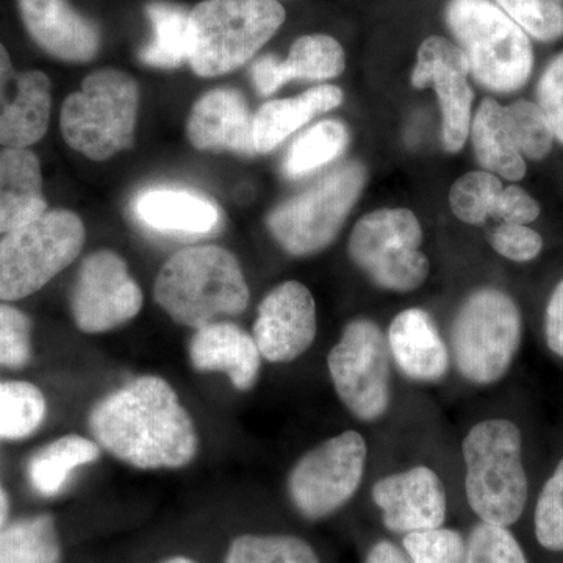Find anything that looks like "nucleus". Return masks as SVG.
Returning <instances> with one entry per match:
<instances>
[{
    "mask_svg": "<svg viewBox=\"0 0 563 563\" xmlns=\"http://www.w3.org/2000/svg\"><path fill=\"white\" fill-rule=\"evenodd\" d=\"M373 503L383 512L388 531L407 533L442 528L448 496L442 477L426 465L380 477L372 488Z\"/></svg>",
    "mask_w": 563,
    "mask_h": 563,
    "instance_id": "nucleus-16",
    "label": "nucleus"
},
{
    "mask_svg": "<svg viewBox=\"0 0 563 563\" xmlns=\"http://www.w3.org/2000/svg\"><path fill=\"white\" fill-rule=\"evenodd\" d=\"M444 24L485 90L512 95L531 79L532 40L493 0H446Z\"/></svg>",
    "mask_w": 563,
    "mask_h": 563,
    "instance_id": "nucleus-4",
    "label": "nucleus"
},
{
    "mask_svg": "<svg viewBox=\"0 0 563 563\" xmlns=\"http://www.w3.org/2000/svg\"><path fill=\"white\" fill-rule=\"evenodd\" d=\"M504 113L526 161L542 162L551 154L555 140L539 103L520 99L504 106Z\"/></svg>",
    "mask_w": 563,
    "mask_h": 563,
    "instance_id": "nucleus-34",
    "label": "nucleus"
},
{
    "mask_svg": "<svg viewBox=\"0 0 563 563\" xmlns=\"http://www.w3.org/2000/svg\"><path fill=\"white\" fill-rule=\"evenodd\" d=\"M533 531L544 550L563 553V457L537 498Z\"/></svg>",
    "mask_w": 563,
    "mask_h": 563,
    "instance_id": "nucleus-36",
    "label": "nucleus"
},
{
    "mask_svg": "<svg viewBox=\"0 0 563 563\" xmlns=\"http://www.w3.org/2000/svg\"><path fill=\"white\" fill-rule=\"evenodd\" d=\"M470 139L484 172L510 181L525 179L528 163L518 150L501 103L492 98L484 99L474 114Z\"/></svg>",
    "mask_w": 563,
    "mask_h": 563,
    "instance_id": "nucleus-26",
    "label": "nucleus"
},
{
    "mask_svg": "<svg viewBox=\"0 0 563 563\" xmlns=\"http://www.w3.org/2000/svg\"><path fill=\"white\" fill-rule=\"evenodd\" d=\"M350 131L339 120L318 122L298 136L285 154L282 172L288 179H301L342 157L350 146Z\"/></svg>",
    "mask_w": 563,
    "mask_h": 563,
    "instance_id": "nucleus-29",
    "label": "nucleus"
},
{
    "mask_svg": "<svg viewBox=\"0 0 563 563\" xmlns=\"http://www.w3.org/2000/svg\"><path fill=\"white\" fill-rule=\"evenodd\" d=\"M422 228L409 209H380L352 229L347 254L376 287L393 292L418 290L431 273L422 254Z\"/></svg>",
    "mask_w": 563,
    "mask_h": 563,
    "instance_id": "nucleus-10",
    "label": "nucleus"
},
{
    "mask_svg": "<svg viewBox=\"0 0 563 563\" xmlns=\"http://www.w3.org/2000/svg\"><path fill=\"white\" fill-rule=\"evenodd\" d=\"M101 457V446L87 437L65 435L33 455L29 462V479L40 495H58L68 483L69 474L81 465Z\"/></svg>",
    "mask_w": 563,
    "mask_h": 563,
    "instance_id": "nucleus-27",
    "label": "nucleus"
},
{
    "mask_svg": "<svg viewBox=\"0 0 563 563\" xmlns=\"http://www.w3.org/2000/svg\"><path fill=\"white\" fill-rule=\"evenodd\" d=\"M368 444L357 431L324 440L296 462L287 479L288 496L307 520L339 512L361 488Z\"/></svg>",
    "mask_w": 563,
    "mask_h": 563,
    "instance_id": "nucleus-12",
    "label": "nucleus"
},
{
    "mask_svg": "<svg viewBox=\"0 0 563 563\" xmlns=\"http://www.w3.org/2000/svg\"><path fill=\"white\" fill-rule=\"evenodd\" d=\"M140 87L121 69L96 70L62 107L63 139L70 150L106 162L131 150L139 121Z\"/></svg>",
    "mask_w": 563,
    "mask_h": 563,
    "instance_id": "nucleus-7",
    "label": "nucleus"
},
{
    "mask_svg": "<svg viewBox=\"0 0 563 563\" xmlns=\"http://www.w3.org/2000/svg\"><path fill=\"white\" fill-rule=\"evenodd\" d=\"M465 495L483 523L509 528L528 504L523 435L514 421L490 418L474 424L462 442Z\"/></svg>",
    "mask_w": 563,
    "mask_h": 563,
    "instance_id": "nucleus-3",
    "label": "nucleus"
},
{
    "mask_svg": "<svg viewBox=\"0 0 563 563\" xmlns=\"http://www.w3.org/2000/svg\"><path fill=\"white\" fill-rule=\"evenodd\" d=\"M187 136L198 151L232 152L252 157L254 114L242 92L217 88L196 101L187 121Z\"/></svg>",
    "mask_w": 563,
    "mask_h": 563,
    "instance_id": "nucleus-19",
    "label": "nucleus"
},
{
    "mask_svg": "<svg viewBox=\"0 0 563 563\" xmlns=\"http://www.w3.org/2000/svg\"><path fill=\"white\" fill-rule=\"evenodd\" d=\"M152 38L141 47L140 60L152 68L174 69L188 63V21L190 10L177 3L146 5Z\"/></svg>",
    "mask_w": 563,
    "mask_h": 563,
    "instance_id": "nucleus-28",
    "label": "nucleus"
},
{
    "mask_svg": "<svg viewBox=\"0 0 563 563\" xmlns=\"http://www.w3.org/2000/svg\"><path fill=\"white\" fill-rule=\"evenodd\" d=\"M154 298L174 321L198 331L242 314L251 292L235 255L209 244L174 254L158 273Z\"/></svg>",
    "mask_w": 563,
    "mask_h": 563,
    "instance_id": "nucleus-2",
    "label": "nucleus"
},
{
    "mask_svg": "<svg viewBox=\"0 0 563 563\" xmlns=\"http://www.w3.org/2000/svg\"><path fill=\"white\" fill-rule=\"evenodd\" d=\"M287 20L277 0H203L190 10L188 65L199 77L242 68Z\"/></svg>",
    "mask_w": 563,
    "mask_h": 563,
    "instance_id": "nucleus-5",
    "label": "nucleus"
},
{
    "mask_svg": "<svg viewBox=\"0 0 563 563\" xmlns=\"http://www.w3.org/2000/svg\"><path fill=\"white\" fill-rule=\"evenodd\" d=\"M529 38L554 43L563 38V0H493Z\"/></svg>",
    "mask_w": 563,
    "mask_h": 563,
    "instance_id": "nucleus-35",
    "label": "nucleus"
},
{
    "mask_svg": "<svg viewBox=\"0 0 563 563\" xmlns=\"http://www.w3.org/2000/svg\"><path fill=\"white\" fill-rule=\"evenodd\" d=\"M391 355L376 321L354 318L328 355L333 390L347 412L363 422L379 421L391 404Z\"/></svg>",
    "mask_w": 563,
    "mask_h": 563,
    "instance_id": "nucleus-11",
    "label": "nucleus"
},
{
    "mask_svg": "<svg viewBox=\"0 0 563 563\" xmlns=\"http://www.w3.org/2000/svg\"><path fill=\"white\" fill-rule=\"evenodd\" d=\"M188 354L198 372L225 373L239 391L252 390L261 376L263 357L254 336L233 322L198 329Z\"/></svg>",
    "mask_w": 563,
    "mask_h": 563,
    "instance_id": "nucleus-22",
    "label": "nucleus"
},
{
    "mask_svg": "<svg viewBox=\"0 0 563 563\" xmlns=\"http://www.w3.org/2000/svg\"><path fill=\"white\" fill-rule=\"evenodd\" d=\"M544 342L563 361V279L555 285L544 309Z\"/></svg>",
    "mask_w": 563,
    "mask_h": 563,
    "instance_id": "nucleus-43",
    "label": "nucleus"
},
{
    "mask_svg": "<svg viewBox=\"0 0 563 563\" xmlns=\"http://www.w3.org/2000/svg\"><path fill=\"white\" fill-rule=\"evenodd\" d=\"M96 443L140 470L181 468L198 453V432L172 385L141 376L92 407Z\"/></svg>",
    "mask_w": 563,
    "mask_h": 563,
    "instance_id": "nucleus-1",
    "label": "nucleus"
},
{
    "mask_svg": "<svg viewBox=\"0 0 563 563\" xmlns=\"http://www.w3.org/2000/svg\"><path fill=\"white\" fill-rule=\"evenodd\" d=\"M62 547L51 515L0 528V563H60Z\"/></svg>",
    "mask_w": 563,
    "mask_h": 563,
    "instance_id": "nucleus-30",
    "label": "nucleus"
},
{
    "mask_svg": "<svg viewBox=\"0 0 563 563\" xmlns=\"http://www.w3.org/2000/svg\"><path fill=\"white\" fill-rule=\"evenodd\" d=\"M277 2H279V0H277Z\"/></svg>",
    "mask_w": 563,
    "mask_h": 563,
    "instance_id": "nucleus-47",
    "label": "nucleus"
},
{
    "mask_svg": "<svg viewBox=\"0 0 563 563\" xmlns=\"http://www.w3.org/2000/svg\"><path fill=\"white\" fill-rule=\"evenodd\" d=\"M84 222L74 211L47 210L0 240V301L27 298L79 257Z\"/></svg>",
    "mask_w": 563,
    "mask_h": 563,
    "instance_id": "nucleus-9",
    "label": "nucleus"
},
{
    "mask_svg": "<svg viewBox=\"0 0 563 563\" xmlns=\"http://www.w3.org/2000/svg\"><path fill=\"white\" fill-rule=\"evenodd\" d=\"M9 498H7L5 492L0 487V528L5 525L7 517H9Z\"/></svg>",
    "mask_w": 563,
    "mask_h": 563,
    "instance_id": "nucleus-45",
    "label": "nucleus"
},
{
    "mask_svg": "<svg viewBox=\"0 0 563 563\" xmlns=\"http://www.w3.org/2000/svg\"><path fill=\"white\" fill-rule=\"evenodd\" d=\"M523 342V314L501 288L484 287L463 299L451 325V358L479 387L499 383L512 368Z\"/></svg>",
    "mask_w": 563,
    "mask_h": 563,
    "instance_id": "nucleus-6",
    "label": "nucleus"
},
{
    "mask_svg": "<svg viewBox=\"0 0 563 563\" xmlns=\"http://www.w3.org/2000/svg\"><path fill=\"white\" fill-rule=\"evenodd\" d=\"M32 322L16 307L0 303V366L22 368L31 361Z\"/></svg>",
    "mask_w": 563,
    "mask_h": 563,
    "instance_id": "nucleus-39",
    "label": "nucleus"
},
{
    "mask_svg": "<svg viewBox=\"0 0 563 563\" xmlns=\"http://www.w3.org/2000/svg\"><path fill=\"white\" fill-rule=\"evenodd\" d=\"M143 301L124 258L113 251H98L81 263L70 292V313L81 332L103 333L133 320Z\"/></svg>",
    "mask_w": 563,
    "mask_h": 563,
    "instance_id": "nucleus-13",
    "label": "nucleus"
},
{
    "mask_svg": "<svg viewBox=\"0 0 563 563\" xmlns=\"http://www.w3.org/2000/svg\"><path fill=\"white\" fill-rule=\"evenodd\" d=\"M503 188L501 179L484 169L465 174L451 187V210L466 224H484L485 220L492 217L496 199Z\"/></svg>",
    "mask_w": 563,
    "mask_h": 563,
    "instance_id": "nucleus-33",
    "label": "nucleus"
},
{
    "mask_svg": "<svg viewBox=\"0 0 563 563\" xmlns=\"http://www.w3.org/2000/svg\"><path fill=\"white\" fill-rule=\"evenodd\" d=\"M225 563H321L306 540L295 536L244 533L232 540Z\"/></svg>",
    "mask_w": 563,
    "mask_h": 563,
    "instance_id": "nucleus-32",
    "label": "nucleus"
},
{
    "mask_svg": "<svg viewBox=\"0 0 563 563\" xmlns=\"http://www.w3.org/2000/svg\"><path fill=\"white\" fill-rule=\"evenodd\" d=\"M540 203L518 185L504 187L496 199L492 218L501 222L529 225L540 217Z\"/></svg>",
    "mask_w": 563,
    "mask_h": 563,
    "instance_id": "nucleus-42",
    "label": "nucleus"
},
{
    "mask_svg": "<svg viewBox=\"0 0 563 563\" xmlns=\"http://www.w3.org/2000/svg\"><path fill=\"white\" fill-rule=\"evenodd\" d=\"M46 211L38 157L29 150L0 152V233L22 228Z\"/></svg>",
    "mask_w": 563,
    "mask_h": 563,
    "instance_id": "nucleus-23",
    "label": "nucleus"
},
{
    "mask_svg": "<svg viewBox=\"0 0 563 563\" xmlns=\"http://www.w3.org/2000/svg\"><path fill=\"white\" fill-rule=\"evenodd\" d=\"M468 77V60L453 40L440 35L422 40L412 70V84L420 90L432 87L439 96L442 140L448 152L461 151L470 136L474 92Z\"/></svg>",
    "mask_w": 563,
    "mask_h": 563,
    "instance_id": "nucleus-14",
    "label": "nucleus"
},
{
    "mask_svg": "<svg viewBox=\"0 0 563 563\" xmlns=\"http://www.w3.org/2000/svg\"><path fill=\"white\" fill-rule=\"evenodd\" d=\"M388 350L396 368L418 384L442 383L451 368V351L431 313L412 307L393 318Z\"/></svg>",
    "mask_w": 563,
    "mask_h": 563,
    "instance_id": "nucleus-20",
    "label": "nucleus"
},
{
    "mask_svg": "<svg viewBox=\"0 0 563 563\" xmlns=\"http://www.w3.org/2000/svg\"><path fill=\"white\" fill-rule=\"evenodd\" d=\"M162 563H198V562L191 561V559H188V558H184V555H177V558L168 559V561H165Z\"/></svg>",
    "mask_w": 563,
    "mask_h": 563,
    "instance_id": "nucleus-46",
    "label": "nucleus"
},
{
    "mask_svg": "<svg viewBox=\"0 0 563 563\" xmlns=\"http://www.w3.org/2000/svg\"><path fill=\"white\" fill-rule=\"evenodd\" d=\"M46 417V399L36 385L0 380V439L32 435Z\"/></svg>",
    "mask_w": 563,
    "mask_h": 563,
    "instance_id": "nucleus-31",
    "label": "nucleus"
},
{
    "mask_svg": "<svg viewBox=\"0 0 563 563\" xmlns=\"http://www.w3.org/2000/svg\"><path fill=\"white\" fill-rule=\"evenodd\" d=\"M317 331L312 292L301 282L288 280L262 299L252 336L265 361L290 363L312 346Z\"/></svg>",
    "mask_w": 563,
    "mask_h": 563,
    "instance_id": "nucleus-15",
    "label": "nucleus"
},
{
    "mask_svg": "<svg viewBox=\"0 0 563 563\" xmlns=\"http://www.w3.org/2000/svg\"><path fill=\"white\" fill-rule=\"evenodd\" d=\"M52 84L41 70H16L0 43V144L27 150L46 135Z\"/></svg>",
    "mask_w": 563,
    "mask_h": 563,
    "instance_id": "nucleus-17",
    "label": "nucleus"
},
{
    "mask_svg": "<svg viewBox=\"0 0 563 563\" xmlns=\"http://www.w3.org/2000/svg\"><path fill=\"white\" fill-rule=\"evenodd\" d=\"M366 184L361 162H347L279 203L266 217V228L292 257H310L331 246Z\"/></svg>",
    "mask_w": 563,
    "mask_h": 563,
    "instance_id": "nucleus-8",
    "label": "nucleus"
},
{
    "mask_svg": "<svg viewBox=\"0 0 563 563\" xmlns=\"http://www.w3.org/2000/svg\"><path fill=\"white\" fill-rule=\"evenodd\" d=\"M536 95L537 103L550 122L554 140L563 144V52L544 66Z\"/></svg>",
    "mask_w": 563,
    "mask_h": 563,
    "instance_id": "nucleus-41",
    "label": "nucleus"
},
{
    "mask_svg": "<svg viewBox=\"0 0 563 563\" xmlns=\"http://www.w3.org/2000/svg\"><path fill=\"white\" fill-rule=\"evenodd\" d=\"M344 101L335 85H318L290 99L263 103L254 114V143L257 154H269L307 122L328 113Z\"/></svg>",
    "mask_w": 563,
    "mask_h": 563,
    "instance_id": "nucleus-24",
    "label": "nucleus"
},
{
    "mask_svg": "<svg viewBox=\"0 0 563 563\" xmlns=\"http://www.w3.org/2000/svg\"><path fill=\"white\" fill-rule=\"evenodd\" d=\"M135 213L147 228L161 232L209 233L220 222L214 203L195 192L172 188L141 192Z\"/></svg>",
    "mask_w": 563,
    "mask_h": 563,
    "instance_id": "nucleus-25",
    "label": "nucleus"
},
{
    "mask_svg": "<svg viewBox=\"0 0 563 563\" xmlns=\"http://www.w3.org/2000/svg\"><path fill=\"white\" fill-rule=\"evenodd\" d=\"M365 563H412V561L406 551L399 550L395 543L380 540L373 544L372 550L366 554Z\"/></svg>",
    "mask_w": 563,
    "mask_h": 563,
    "instance_id": "nucleus-44",
    "label": "nucleus"
},
{
    "mask_svg": "<svg viewBox=\"0 0 563 563\" xmlns=\"http://www.w3.org/2000/svg\"><path fill=\"white\" fill-rule=\"evenodd\" d=\"M346 54L339 40L325 33L299 36L287 58L265 54L251 65V79L262 96H272L292 80L324 81L342 76Z\"/></svg>",
    "mask_w": 563,
    "mask_h": 563,
    "instance_id": "nucleus-21",
    "label": "nucleus"
},
{
    "mask_svg": "<svg viewBox=\"0 0 563 563\" xmlns=\"http://www.w3.org/2000/svg\"><path fill=\"white\" fill-rule=\"evenodd\" d=\"M18 9L25 31L51 57L87 63L101 51V29L68 0H18Z\"/></svg>",
    "mask_w": 563,
    "mask_h": 563,
    "instance_id": "nucleus-18",
    "label": "nucleus"
},
{
    "mask_svg": "<svg viewBox=\"0 0 563 563\" xmlns=\"http://www.w3.org/2000/svg\"><path fill=\"white\" fill-rule=\"evenodd\" d=\"M488 243L496 254L515 263L536 261L543 251V236L526 224L501 222L493 228Z\"/></svg>",
    "mask_w": 563,
    "mask_h": 563,
    "instance_id": "nucleus-40",
    "label": "nucleus"
},
{
    "mask_svg": "<svg viewBox=\"0 0 563 563\" xmlns=\"http://www.w3.org/2000/svg\"><path fill=\"white\" fill-rule=\"evenodd\" d=\"M402 547L412 563H466V539L443 526L407 533Z\"/></svg>",
    "mask_w": 563,
    "mask_h": 563,
    "instance_id": "nucleus-38",
    "label": "nucleus"
},
{
    "mask_svg": "<svg viewBox=\"0 0 563 563\" xmlns=\"http://www.w3.org/2000/svg\"><path fill=\"white\" fill-rule=\"evenodd\" d=\"M466 563H528V559L509 529L479 521L466 539Z\"/></svg>",
    "mask_w": 563,
    "mask_h": 563,
    "instance_id": "nucleus-37",
    "label": "nucleus"
}]
</instances>
